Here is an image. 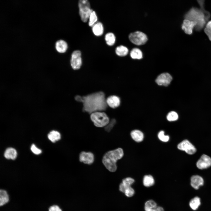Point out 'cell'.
<instances>
[{
  "mask_svg": "<svg viewBox=\"0 0 211 211\" xmlns=\"http://www.w3.org/2000/svg\"><path fill=\"white\" fill-rule=\"evenodd\" d=\"M190 184L191 186L195 189H198L199 187L203 185L204 180L200 176L195 175L191 178Z\"/></svg>",
  "mask_w": 211,
  "mask_h": 211,
  "instance_id": "9a60e30c",
  "label": "cell"
},
{
  "mask_svg": "<svg viewBox=\"0 0 211 211\" xmlns=\"http://www.w3.org/2000/svg\"><path fill=\"white\" fill-rule=\"evenodd\" d=\"M92 30L95 36H101L103 35L104 32L103 25L101 22H97L92 27Z\"/></svg>",
  "mask_w": 211,
  "mask_h": 211,
  "instance_id": "e0dca14e",
  "label": "cell"
},
{
  "mask_svg": "<svg viewBox=\"0 0 211 211\" xmlns=\"http://www.w3.org/2000/svg\"><path fill=\"white\" fill-rule=\"evenodd\" d=\"M9 197L7 191L4 190H0V205L3 206L8 203Z\"/></svg>",
  "mask_w": 211,
  "mask_h": 211,
  "instance_id": "603a6c76",
  "label": "cell"
},
{
  "mask_svg": "<svg viewBox=\"0 0 211 211\" xmlns=\"http://www.w3.org/2000/svg\"><path fill=\"white\" fill-rule=\"evenodd\" d=\"M178 114L174 111L169 112L167 115L166 118L169 121H173L176 120L178 119Z\"/></svg>",
  "mask_w": 211,
  "mask_h": 211,
  "instance_id": "83f0119b",
  "label": "cell"
},
{
  "mask_svg": "<svg viewBox=\"0 0 211 211\" xmlns=\"http://www.w3.org/2000/svg\"><path fill=\"white\" fill-rule=\"evenodd\" d=\"M134 181L135 180L133 178L130 177H127L123 179L121 183L126 189L128 187L131 186Z\"/></svg>",
  "mask_w": 211,
  "mask_h": 211,
  "instance_id": "f1b7e54d",
  "label": "cell"
},
{
  "mask_svg": "<svg viewBox=\"0 0 211 211\" xmlns=\"http://www.w3.org/2000/svg\"><path fill=\"white\" fill-rule=\"evenodd\" d=\"M49 211H62L61 208L57 205H54L50 206L49 209Z\"/></svg>",
  "mask_w": 211,
  "mask_h": 211,
  "instance_id": "e575fe53",
  "label": "cell"
},
{
  "mask_svg": "<svg viewBox=\"0 0 211 211\" xmlns=\"http://www.w3.org/2000/svg\"><path fill=\"white\" fill-rule=\"evenodd\" d=\"M172 79V77L170 74L164 73L157 76L155 81L159 85L166 86L170 84Z\"/></svg>",
  "mask_w": 211,
  "mask_h": 211,
  "instance_id": "9c48e42d",
  "label": "cell"
},
{
  "mask_svg": "<svg viewBox=\"0 0 211 211\" xmlns=\"http://www.w3.org/2000/svg\"><path fill=\"white\" fill-rule=\"evenodd\" d=\"M177 148L179 150L185 151L189 154H193L196 151L195 146L187 139H185L179 143Z\"/></svg>",
  "mask_w": 211,
  "mask_h": 211,
  "instance_id": "ba28073f",
  "label": "cell"
},
{
  "mask_svg": "<svg viewBox=\"0 0 211 211\" xmlns=\"http://www.w3.org/2000/svg\"><path fill=\"white\" fill-rule=\"evenodd\" d=\"M98 19V17L95 11H93L91 13L89 18L88 23L89 26L92 27L97 22Z\"/></svg>",
  "mask_w": 211,
  "mask_h": 211,
  "instance_id": "4316f807",
  "label": "cell"
},
{
  "mask_svg": "<svg viewBox=\"0 0 211 211\" xmlns=\"http://www.w3.org/2000/svg\"><path fill=\"white\" fill-rule=\"evenodd\" d=\"M90 119L94 125L96 127H105L110 120L108 115L103 111H98L90 114Z\"/></svg>",
  "mask_w": 211,
  "mask_h": 211,
  "instance_id": "277c9868",
  "label": "cell"
},
{
  "mask_svg": "<svg viewBox=\"0 0 211 211\" xmlns=\"http://www.w3.org/2000/svg\"><path fill=\"white\" fill-rule=\"evenodd\" d=\"M130 135L132 139L137 142H141L143 140L144 134L142 131L139 130H135L132 131Z\"/></svg>",
  "mask_w": 211,
  "mask_h": 211,
  "instance_id": "ac0fdd59",
  "label": "cell"
},
{
  "mask_svg": "<svg viewBox=\"0 0 211 211\" xmlns=\"http://www.w3.org/2000/svg\"><path fill=\"white\" fill-rule=\"evenodd\" d=\"M144 209L145 211H164L162 207L157 206L156 203L152 200H149L145 203Z\"/></svg>",
  "mask_w": 211,
  "mask_h": 211,
  "instance_id": "5bb4252c",
  "label": "cell"
},
{
  "mask_svg": "<svg viewBox=\"0 0 211 211\" xmlns=\"http://www.w3.org/2000/svg\"><path fill=\"white\" fill-rule=\"evenodd\" d=\"M130 55L134 59H140L143 57V54L141 50L137 48H133L130 51Z\"/></svg>",
  "mask_w": 211,
  "mask_h": 211,
  "instance_id": "ffe728a7",
  "label": "cell"
},
{
  "mask_svg": "<svg viewBox=\"0 0 211 211\" xmlns=\"http://www.w3.org/2000/svg\"><path fill=\"white\" fill-rule=\"evenodd\" d=\"M105 40L106 44L109 46H112L115 43L116 40L115 36L113 33H108L105 36Z\"/></svg>",
  "mask_w": 211,
  "mask_h": 211,
  "instance_id": "44dd1931",
  "label": "cell"
},
{
  "mask_svg": "<svg viewBox=\"0 0 211 211\" xmlns=\"http://www.w3.org/2000/svg\"><path fill=\"white\" fill-rule=\"evenodd\" d=\"M128 38L131 42L137 45H143L148 40L147 35L140 31H137L130 33L129 35Z\"/></svg>",
  "mask_w": 211,
  "mask_h": 211,
  "instance_id": "8992f818",
  "label": "cell"
},
{
  "mask_svg": "<svg viewBox=\"0 0 211 211\" xmlns=\"http://www.w3.org/2000/svg\"><path fill=\"white\" fill-rule=\"evenodd\" d=\"M196 25V22L188 19H184L181 25V28L187 34L191 35L194 28Z\"/></svg>",
  "mask_w": 211,
  "mask_h": 211,
  "instance_id": "7c38bea8",
  "label": "cell"
},
{
  "mask_svg": "<svg viewBox=\"0 0 211 211\" xmlns=\"http://www.w3.org/2000/svg\"><path fill=\"white\" fill-rule=\"evenodd\" d=\"M200 204V199L198 197H195L192 199L189 202V205L193 210L197 209Z\"/></svg>",
  "mask_w": 211,
  "mask_h": 211,
  "instance_id": "484cf974",
  "label": "cell"
},
{
  "mask_svg": "<svg viewBox=\"0 0 211 211\" xmlns=\"http://www.w3.org/2000/svg\"><path fill=\"white\" fill-rule=\"evenodd\" d=\"M106 102L107 106L112 108H115L120 105V98L115 95L110 96L106 99Z\"/></svg>",
  "mask_w": 211,
  "mask_h": 211,
  "instance_id": "4fadbf2b",
  "label": "cell"
},
{
  "mask_svg": "<svg viewBox=\"0 0 211 211\" xmlns=\"http://www.w3.org/2000/svg\"><path fill=\"white\" fill-rule=\"evenodd\" d=\"M70 64L72 68L74 70L79 69L82 64V59L81 52L78 50L72 52L71 57Z\"/></svg>",
  "mask_w": 211,
  "mask_h": 211,
  "instance_id": "52a82bcc",
  "label": "cell"
},
{
  "mask_svg": "<svg viewBox=\"0 0 211 211\" xmlns=\"http://www.w3.org/2000/svg\"><path fill=\"white\" fill-rule=\"evenodd\" d=\"M200 8L193 7L185 15V19L194 21L196 22V25L195 29L196 30H201L208 22L210 17L208 11H206L204 8V1H197Z\"/></svg>",
  "mask_w": 211,
  "mask_h": 211,
  "instance_id": "7a4b0ae2",
  "label": "cell"
},
{
  "mask_svg": "<svg viewBox=\"0 0 211 211\" xmlns=\"http://www.w3.org/2000/svg\"><path fill=\"white\" fill-rule=\"evenodd\" d=\"M77 101L82 103V110L85 112L91 114L98 111H103L107 107L106 99L104 93L99 91L86 96L77 95L75 97Z\"/></svg>",
  "mask_w": 211,
  "mask_h": 211,
  "instance_id": "6da1fadb",
  "label": "cell"
},
{
  "mask_svg": "<svg viewBox=\"0 0 211 211\" xmlns=\"http://www.w3.org/2000/svg\"><path fill=\"white\" fill-rule=\"evenodd\" d=\"M17 154L16 150L13 148L10 147L6 149L4 156L7 159L14 160L16 157Z\"/></svg>",
  "mask_w": 211,
  "mask_h": 211,
  "instance_id": "d6986e66",
  "label": "cell"
},
{
  "mask_svg": "<svg viewBox=\"0 0 211 211\" xmlns=\"http://www.w3.org/2000/svg\"><path fill=\"white\" fill-rule=\"evenodd\" d=\"M204 32L211 41V20L208 21L206 25Z\"/></svg>",
  "mask_w": 211,
  "mask_h": 211,
  "instance_id": "4dcf8cb0",
  "label": "cell"
},
{
  "mask_svg": "<svg viewBox=\"0 0 211 211\" xmlns=\"http://www.w3.org/2000/svg\"><path fill=\"white\" fill-rule=\"evenodd\" d=\"M211 166V158L209 156L203 155L196 163V166L199 169H206Z\"/></svg>",
  "mask_w": 211,
  "mask_h": 211,
  "instance_id": "8fae6325",
  "label": "cell"
},
{
  "mask_svg": "<svg viewBox=\"0 0 211 211\" xmlns=\"http://www.w3.org/2000/svg\"><path fill=\"white\" fill-rule=\"evenodd\" d=\"M124 193L127 197H131L134 194L135 191L130 186L126 188Z\"/></svg>",
  "mask_w": 211,
  "mask_h": 211,
  "instance_id": "d6a6232c",
  "label": "cell"
},
{
  "mask_svg": "<svg viewBox=\"0 0 211 211\" xmlns=\"http://www.w3.org/2000/svg\"><path fill=\"white\" fill-rule=\"evenodd\" d=\"M116 123V121L115 119H112L109 123L105 127V130L107 132H110L113 129Z\"/></svg>",
  "mask_w": 211,
  "mask_h": 211,
  "instance_id": "1f68e13d",
  "label": "cell"
},
{
  "mask_svg": "<svg viewBox=\"0 0 211 211\" xmlns=\"http://www.w3.org/2000/svg\"><path fill=\"white\" fill-rule=\"evenodd\" d=\"M79 159L80 162L85 164L90 165L94 161V156L91 152L82 151L80 153Z\"/></svg>",
  "mask_w": 211,
  "mask_h": 211,
  "instance_id": "30bf717a",
  "label": "cell"
},
{
  "mask_svg": "<svg viewBox=\"0 0 211 211\" xmlns=\"http://www.w3.org/2000/svg\"><path fill=\"white\" fill-rule=\"evenodd\" d=\"M129 52L128 49L126 47L120 45L117 46L115 49V52L118 56L124 57L127 55Z\"/></svg>",
  "mask_w": 211,
  "mask_h": 211,
  "instance_id": "7402d4cb",
  "label": "cell"
},
{
  "mask_svg": "<svg viewBox=\"0 0 211 211\" xmlns=\"http://www.w3.org/2000/svg\"><path fill=\"white\" fill-rule=\"evenodd\" d=\"M31 149L34 153L36 154H40L42 152L41 150L38 148L33 144H32L31 146Z\"/></svg>",
  "mask_w": 211,
  "mask_h": 211,
  "instance_id": "836d02e7",
  "label": "cell"
},
{
  "mask_svg": "<svg viewBox=\"0 0 211 211\" xmlns=\"http://www.w3.org/2000/svg\"><path fill=\"white\" fill-rule=\"evenodd\" d=\"M158 137L161 141L164 142H167L169 139V136L165 135L164 132L163 130L160 131L158 133Z\"/></svg>",
  "mask_w": 211,
  "mask_h": 211,
  "instance_id": "f546056e",
  "label": "cell"
},
{
  "mask_svg": "<svg viewBox=\"0 0 211 211\" xmlns=\"http://www.w3.org/2000/svg\"><path fill=\"white\" fill-rule=\"evenodd\" d=\"M154 180L153 177L151 175H146L143 178V184L144 185L147 187H151L154 184Z\"/></svg>",
  "mask_w": 211,
  "mask_h": 211,
  "instance_id": "cb8c5ba5",
  "label": "cell"
},
{
  "mask_svg": "<svg viewBox=\"0 0 211 211\" xmlns=\"http://www.w3.org/2000/svg\"><path fill=\"white\" fill-rule=\"evenodd\" d=\"M79 13L81 21L87 22L89 16L93 11L91 8L90 2L87 0H80L78 2Z\"/></svg>",
  "mask_w": 211,
  "mask_h": 211,
  "instance_id": "5b68a950",
  "label": "cell"
},
{
  "mask_svg": "<svg viewBox=\"0 0 211 211\" xmlns=\"http://www.w3.org/2000/svg\"><path fill=\"white\" fill-rule=\"evenodd\" d=\"M124 155V152L121 148L108 151L103 155L102 159L103 165L109 171L114 172L117 169L116 162Z\"/></svg>",
  "mask_w": 211,
  "mask_h": 211,
  "instance_id": "3957f363",
  "label": "cell"
},
{
  "mask_svg": "<svg viewBox=\"0 0 211 211\" xmlns=\"http://www.w3.org/2000/svg\"><path fill=\"white\" fill-rule=\"evenodd\" d=\"M55 48L57 52L60 53L65 52L68 48L67 43L64 40H57L55 44Z\"/></svg>",
  "mask_w": 211,
  "mask_h": 211,
  "instance_id": "2e32d148",
  "label": "cell"
},
{
  "mask_svg": "<svg viewBox=\"0 0 211 211\" xmlns=\"http://www.w3.org/2000/svg\"><path fill=\"white\" fill-rule=\"evenodd\" d=\"M48 137L51 141L55 142L61 139V135L58 132L53 130L50 132L48 134Z\"/></svg>",
  "mask_w": 211,
  "mask_h": 211,
  "instance_id": "d4e9b609",
  "label": "cell"
}]
</instances>
